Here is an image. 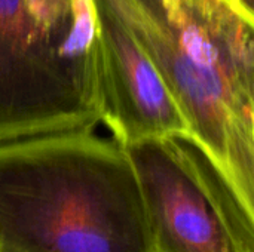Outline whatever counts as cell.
Segmentation results:
<instances>
[{
	"instance_id": "cell-1",
	"label": "cell",
	"mask_w": 254,
	"mask_h": 252,
	"mask_svg": "<svg viewBox=\"0 0 254 252\" xmlns=\"http://www.w3.org/2000/svg\"><path fill=\"white\" fill-rule=\"evenodd\" d=\"M254 211L253 0H103Z\"/></svg>"
},
{
	"instance_id": "cell-2",
	"label": "cell",
	"mask_w": 254,
	"mask_h": 252,
	"mask_svg": "<svg viewBox=\"0 0 254 252\" xmlns=\"http://www.w3.org/2000/svg\"><path fill=\"white\" fill-rule=\"evenodd\" d=\"M0 252H153L125 149L97 129L0 143Z\"/></svg>"
},
{
	"instance_id": "cell-3",
	"label": "cell",
	"mask_w": 254,
	"mask_h": 252,
	"mask_svg": "<svg viewBox=\"0 0 254 252\" xmlns=\"http://www.w3.org/2000/svg\"><path fill=\"white\" fill-rule=\"evenodd\" d=\"M98 125L92 0H0V143Z\"/></svg>"
},
{
	"instance_id": "cell-5",
	"label": "cell",
	"mask_w": 254,
	"mask_h": 252,
	"mask_svg": "<svg viewBox=\"0 0 254 252\" xmlns=\"http://www.w3.org/2000/svg\"><path fill=\"white\" fill-rule=\"evenodd\" d=\"M101 123L122 147L147 138L190 135L179 107L125 25L92 0Z\"/></svg>"
},
{
	"instance_id": "cell-4",
	"label": "cell",
	"mask_w": 254,
	"mask_h": 252,
	"mask_svg": "<svg viewBox=\"0 0 254 252\" xmlns=\"http://www.w3.org/2000/svg\"><path fill=\"white\" fill-rule=\"evenodd\" d=\"M153 252H254V211L186 134L125 146Z\"/></svg>"
}]
</instances>
